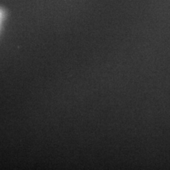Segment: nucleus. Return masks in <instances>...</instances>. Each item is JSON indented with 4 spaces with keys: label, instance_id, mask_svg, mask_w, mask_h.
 I'll use <instances>...</instances> for the list:
<instances>
[{
    "label": "nucleus",
    "instance_id": "f257e3e1",
    "mask_svg": "<svg viewBox=\"0 0 170 170\" xmlns=\"http://www.w3.org/2000/svg\"><path fill=\"white\" fill-rule=\"evenodd\" d=\"M1 12H0V16H1Z\"/></svg>",
    "mask_w": 170,
    "mask_h": 170
}]
</instances>
